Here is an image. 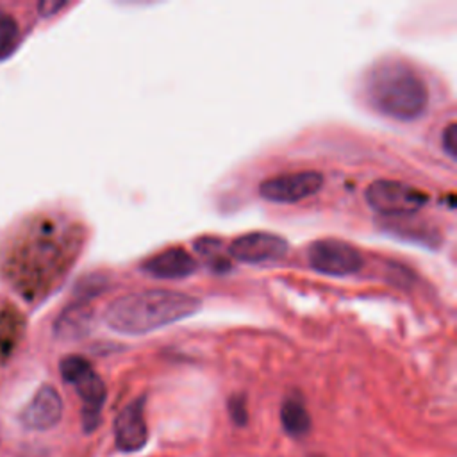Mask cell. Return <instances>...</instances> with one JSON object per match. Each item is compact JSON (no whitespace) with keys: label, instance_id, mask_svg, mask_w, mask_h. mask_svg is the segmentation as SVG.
Wrapping results in <instances>:
<instances>
[{"label":"cell","instance_id":"1","mask_svg":"<svg viewBox=\"0 0 457 457\" xmlns=\"http://www.w3.org/2000/svg\"><path fill=\"white\" fill-rule=\"evenodd\" d=\"M75 245V228L61 218L25 216L0 239V278L20 298L37 302L73 262Z\"/></svg>","mask_w":457,"mask_h":457},{"label":"cell","instance_id":"2","mask_svg":"<svg viewBox=\"0 0 457 457\" xmlns=\"http://www.w3.org/2000/svg\"><path fill=\"white\" fill-rule=\"evenodd\" d=\"M202 300L173 289H145L123 295L111 302L104 321L123 336H143L193 316Z\"/></svg>","mask_w":457,"mask_h":457},{"label":"cell","instance_id":"3","mask_svg":"<svg viewBox=\"0 0 457 457\" xmlns=\"http://www.w3.org/2000/svg\"><path fill=\"white\" fill-rule=\"evenodd\" d=\"M370 104L382 114L409 121L428 105V89L421 75L403 59L387 57L371 66L364 79Z\"/></svg>","mask_w":457,"mask_h":457},{"label":"cell","instance_id":"4","mask_svg":"<svg viewBox=\"0 0 457 457\" xmlns=\"http://www.w3.org/2000/svg\"><path fill=\"white\" fill-rule=\"evenodd\" d=\"M59 371L64 382L71 384L82 402V430L91 434L100 425L102 409L107 400V387L93 364L80 355H68L61 361Z\"/></svg>","mask_w":457,"mask_h":457},{"label":"cell","instance_id":"5","mask_svg":"<svg viewBox=\"0 0 457 457\" xmlns=\"http://www.w3.org/2000/svg\"><path fill=\"white\" fill-rule=\"evenodd\" d=\"M364 198L368 205L382 216H409L428 204V195L425 191L389 179L373 180L366 187Z\"/></svg>","mask_w":457,"mask_h":457},{"label":"cell","instance_id":"6","mask_svg":"<svg viewBox=\"0 0 457 457\" xmlns=\"http://www.w3.org/2000/svg\"><path fill=\"white\" fill-rule=\"evenodd\" d=\"M305 255L314 271L330 277H348L364 266V255L359 248L334 237L312 241Z\"/></svg>","mask_w":457,"mask_h":457},{"label":"cell","instance_id":"7","mask_svg":"<svg viewBox=\"0 0 457 457\" xmlns=\"http://www.w3.org/2000/svg\"><path fill=\"white\" fill-rule=\"evenodd\" d=\"M323 180V175L314 170L280 173L262 180L259 186V195L275 204H296L318 193Z\"/></svg>","mask_w":457,"mask_h":457},{"label":"cell","instance_id":"8","mask_svg":"<svg viewBox=\"0 0 457 457\" xmlns=\"http://www.w3.org/2000/svg\"><path fill=\"white\" fill-rule=\"evenodd\" d=\"M289 250L287 241L273 232H248L237 236L228 245V255L245 264H262L277 261Z\"/></svg>","mask_w":457,"mask_h":457},{"label":"cell","instance_id":"9","mask_svg":"<svg viewBox=\"0 0 457 457\" xmlns=\"http://www.w3.org/2000/svg\"><path fill=\"white\" fill-rule=\"evenodd\" d=\"M145 395L129 402L114 418V445L120 452L134 453L146 446L148 427L145 420Z\"/></svg>","mask_w":457,"mask_h":457},{"label":"cell","instance_id":"10","mask_svg":"<svg viewBox=\"0 0 457 457\" xmlns=\"http://www.w3.org/2000/svg\"><path fill=\"white\" fill-rule=\"evenodd\" d=\"M62 418V398L50 384L41 386L21 411V425L30 430H48Z\"/></svg>","mask_w":457,"mask_h":457},{"label":"cell","instance_id":"11","mask_svg":"<svg viewBox=\"0 0 457 457\" xmlns=\"http://www.w3.org/2000/svg\"><path fill=\"white\" fill-rule=\"evenodd\" d=\"M198 268L195 257H191L182 246H170L150 255L141 264V271L148 277L161 278V280H175L186 278L193 275Z\"/></svg>","mask_w":457,"mask_h":457},{"label":"cell","instance_id":"12","mask_svg":"<svg viewBox=\"0 0 457 457\" xmlns=\"http://www.w3.org/2000/svg\"><path fill=\"white\" fill-rule=\"evenodd\" d=\"M25 334V320L20 309L0 298V366L7 364Z\"/></svg>","mask_w":457,"mask_h":457},{"label":"cell","instance_id":"13","mask_svg":"<svg viewBox=\"0 0 457 457\" xmlns=\"http://www.w3.org/2000/svg\"><path fill=\"white\" fill-rule=\"evenodd\" d=\"M280 423L287 436L302 439L311 432V414L300 396H287L280 407Z\"/></svg>","mask_w":457,"mask_h":457},{"label":"cell","instance_id":"14","mask_svg":"<svg viewBox=\"0 0 457 457\" xmlns=\"http://www.w3.org/2000/svg\"><path fill=\"white\" fill-rule=\"evenodd\" d=\"M20 41H21V25L18 18L5 7H0V61L14 54Z\"/></svg>","mask_w":457,"mask_h":457},{"label":"cell","instance_id":"15","mask_svg":"<svg viewBox=\"0 0 457 457\" xmlns=\"http://www.w3.org/2000/svg\"><path fill=\"white\" fill-rule=\"evenodd\" d=\"M87 320H89V314L86 309L71 307L66 312H62V316L55 323V332L62 337L80 336L87 328Z\"/></svg>","mask_w":457,"mask_h":457},{"label":"cell","instance_id":"16","mask_svg":"<svg viewBox=\"0 0 457 457\" xmlns=\"http://www.w3.org/2000/svg\"><path fill=\"white\" fill-rule=\"evenodd\" d=\"M227 409L230 414V420L234 421V425L243 427L248 421V411H246V402L243 395H234L228 398L227 402Z\"/></svg>","mask_w":457,"mask_h":457},{"label":"cell","instance_id":"17","mask_svg":"<svg viewBox=\"0 0 457 457\" xmlns=\"http://www.w3.org/2000/svg\"><path fill=\"white\" fill-rule=\"evenodd\" d=\"M443 148L452 159H455V155H457V125L455 123H450L445 129V132H443Z\"/></svg>","mask_w":457,"mask_h":457},{"label":"cell","instance_id":"18","mask_svg":"<svg viewBox=\"0 0 457 457\" xmlns=\"http://www.w3.org/2000/svg\"><path fill=\"white\" fill-rule=\"evenodd\" d=\"M66 4H62V2H43V4H39V9H41V14H45V16H50L54 11H59V9H62Z\"/></svg>","mask_w":457,"mask_h":457},{"label":"cell","instance_id":"19","mask_svg":"<svg viewBox=\"0 0 457 457\" xmlns=\"http://www.w3.org/2000/svg\"><path fill=\"white\" fill-rule=\"evenodd\" d=\"M311 457H321V455H311Z\"/></svg>","mask_w":457,"mask_h":457}]
</instances>
